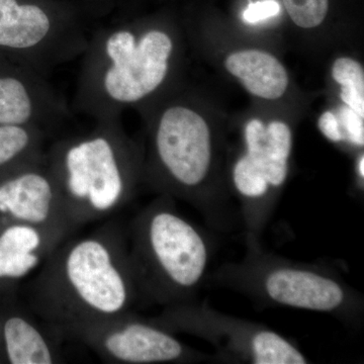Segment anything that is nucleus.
Here are the masks:
<instances>
[{"label": "nucleus", "instance_id": "nucleus-1", "mask_svg": "<svg viewBox=\"0 0 364 364\" xmlns=\"http://www.w3.org/2000/svg\"><path fill=\"white\" fill-rule=\"evenodd\" d=\"M69 237L26 284L28 308L51 329L132 312L140 296L126 229L109 221Z\"/></svg>", "mask_w": 364, "mask_h": 364}, {"label": "nucleus", "instance_id": "nucleus-2", "mask_svg": "<svg viewBox=\"0 0 364 364\" xmlns=\"http://www.w3.org/2000/svg\"><path fill=\"white\" fill-rule=\"evenodd\" d=\"M174 40L167 31L117 20L95 23L81 59L71 111L93 121L121 119L169 76Z\"/></svg>", "mask_w": 364, "mask_h": 364}, {"label": "nucleus", "instance_id": "nucleus-3", "mask_svg": "<svg viewBox=\"0 0 364 364\" xmlns=\"http://www.w3.org/2000/svg\"><path fill=\"white\" fill-rule=\"evenodd\" d=\"M45 155L75 230L124 207L143 173L121 119L97 121L86 133L57 139Z\"/></svg>", "mask_w": 364, "mask_h": 364}, {"label": "nucleus", "instance_id": "nucleus-4", "mask_svg": "<svg viewBox=\"0 0 364 364\" xmlns=\"http://www.w3.org/2000/svg\"><path fill=\"white\" fill-rule=\"evenodd\" d=\"M126 232L140 301L166 306L188 303L205 279L210 249L171 196L163 195L143 208Z\"/></svg>", "mask_w": 364, "mask_h": 364}, {"label": "nucleus", "instance_id": "nucleus-5", "mask_svg": "<svg viewBox=\"0 0 364 364\" xmlns=\"http://www.w3.org/2000/svg\"><path fill=\"white\" fill-rule=\"evenodd\" d=\"M95 16L77 0H0V51L47 77L81 58Z\"/></svg>", "mask_w": 364, "mask_h": 364}, {"label": "nucleus", "instance_id": "nucleus-6", "mask_svg": "<svg viewBox=\"0 0 364 364\" xmlns=\"http://www.w3.org/2000/svg\"><path fill=\"white\" fill-rule=\"evenodd\" d=\"M151 157L149 181L163 195L195 200L212 165L207 122L186 105L166 107L155 123Z\"/></svg>", "mask_w": 364, "mask_h": 364}, {"label": "nucleus", "instance_id": "nucleus-7", "mask_svg": "<svg viewBox=\"0 0 364 364\" xmlns=\"http://www.w3.org/2000/svg\"><path fill=\"white\" fill-rule=\"evenodd\" d=\"M60 338L76 340L105 363L154 364L189 360L191 352L169 332L132 312L52 329Z\"/></svg>", "mask_w": 364, "mask_h": 364}, {"label": "nucleus", "instance_id": "nucleus-8", "mask_svg": "<svg viewBox=\"0 0 364 364\" xmlns=\"http://www.w3.org/2000/svg\"><path fill=\"white\" fill-rule=\"evenodd\" d=\"M246 153L235 164L234 186L244 200L249 226H259L263 220L261 202L286 182L293 138L287 124L272 122L265 126L251 119L245 129Z\"/></svg>", "mask_w": 364, "mask_h": 364}, {"label": "nucleus", "instance_id": "nucleus-9", "mask_svg": "<svg viewBox=\"0 0 364 364\" xmlns=\"http://www.w3.org/2000/svg\"><path fill=\"white\" fill-rule=\"evenodd\" d=\"M0 215L69 235L76 231L46 155L0 174Z\"/></svg>", "mask_w": 364, "mask_h": 364}, {"label": "nucleus", "instance_id": "nucleus-10", "mask_svg": "<svg viewBox=\"0 0 364 364\" xmlns=\"http://www.w3.org/2000/svg\"><path fill=\"white\" fill-rule=\"evenodd\" d=\"M72 114L64 98L38 72L21 65L0 72V124L35 127L51 136Z\"/></svg>", "mask_w": 364, "mask_h": 364}, {"label": "nucleus", "instance_id": "nucleus-11", "mask_svg": "<svg viewBox=\"0 0 364 364\" xmlns=\"http://www.w3.org/2000/svg\"><path fill=\"white\" fill-rule=\"evenodd\" d=\"M69 236L0 215V294L14 293Z\"/></svg>", "mask_w": 364, "mask_h": 364}, {"label": "nucleus", "instance_id": "nucleus-12", "mask_svg": "<svg viewBox=\"0 0 364 364\" xmlns=\"http://www.w3.org/2000/svg\"><path fill=\"white\" fill-rule=\"evenodd\" d=\"M260 287L272 303L314 312H336L347 301L346 291L336 279L291 265L268 269L261 277Z\"/></svg>", "mask_w": 364, "mask_h": 364}, {"label": "nucleus", "instance_id": "nucleus-13", "mask_svg": "<svg viewBox=\"0 0 364 364\" xmlns=\"http://www.w3.org/2000/svg\"><path fill=\"white\" fill-rule=\"evenodd\" d=\"M11 294H4L7 301L1 306L4 363H63L58 344L55 341V337L58 336L53 331L51 334L45 331L35 320L32 311L26 312L11 301Z\"/></svg>", "mask_w": 364, "mask_h": 364}, {"label": "nucleus", "instance_id": "nucleus-14", "mask_svg": "<svg viewBox=\"0 0 364 364\" xmlns=\"http://www.w3.org/2000/svg\"><path fill=\"white\" fill-rule=\"evenodd\" d=\"M225 65L232 75L240 79L249 92L258 97L277 100L289 85L286 69L268 53L257 50L233 53Z\"/></svg>", "mask_w": 364, "mask_h": 364}, {"label": "nucleus", "instance_id": "nucleus-15", "mask_svg": "<svg viewBox=\"0 0 364 364\" xmlns=\"http://www.w3.org/2000/svg\"><path fill=\"white\" fill-rule=\"evenodd\" d=\"M48 138L35 127L0 124V174L44 156Z\"/></svg>", "mask_w": 364, "mask_h": 364}, {"label": "nucleus", "instance_id": "nucleus-16", "mask_svg": "<svg viewBox=\"0 0 364 364\" xmlns=\"http://www.w3.org/2000/svg\"><path fill=\"white\" fill-rule=\"evenodd\" d=\"M332 75L341 85V100L347 107L364 117V71L358 61L339 58L333 64Z\"/></svg>", "mask_w": 364, "mask_h": 364}, {"label": "nucleus", "instance_id": "nucleus-17", "mask_svg": "<svg viewBox=\"0 0 364 364\" xmlns=\"http://www.w3.org/2000/svg\"><path fill=\"white\" fill-rule=\"evenodd\" d=\"M287 13L296 26L304 28H316L328 14V0H282Z\"/></svg>", "mask_w": 364, "mask_h": 364}, {"label": "nucleus", "instance_id": "nucleus-18", "mask_svg": "<svg viewBox=\"0 0 364 364\" xmlns=\"http://www.w3.org/2000/svg\"><path fill=\"white\" fill-rule=\"evenodd\" d=\"M342 124L344 128V140L347 139L354 145H364L363 117L349 107L340 109Z\"/></svg>", "mask_w": 364, "mask_h": 364}, {"label": "nucleus", "instance_id": "nucleus-19", "mask_svg": "<svg viewBox=\"0 0 364 364\" xmlns=\"http://www.w3.org/2000/svg\"><path fill=\"white\" fill-rule=\"evenodd\" d=\"M280 13V6L277 0H260L251 2L244 11L243 18L249 23H256L258 21L273 18Z\"/></svg>", "mask_w": 364, "mask_h": 364}, {"label": "nucleus", "instance_id": "nucleus-20", "mask_svg": "<svg viewBox=\"0 0 364 364\" xmlns=\"http://www.w3.org/2000/svg\"><path fill=\"white\" fill-rule=\"evenodd\" d=\"M318 128L326 138L332 142H341L344 140L343 134L337 117L331 112H325L318 119Z\"/></svg>", "mask_w": 364, "mask_h": 364}, {"label": "nucleus", "instance_id": "nucleus-21", "mask_svg": "<svg viewBox=\"0 0 364 364\" xmlns=\"http://www.w3.org/2000/svg\"><path fill=\"white\" fill-rule=\"evenodd\" d=\"M79 1L91 9L97 16L112 9V0H79Z\"/></svg>", "mask_w": 364, "mask_h": 364}, {"label": "nucleus", "instance_id": "nucleus-22", "mask_svg": "<svg viewBox=\"0 0 364 364\" xmlns=\"http://www.w3.org/2000/svg\"><path fill=\"white\" fill-rule=\"evenodd\" d=\"M1 296V294H0ZM0 363H4V353H2V316L1 306H0Z\"/></svg>", "mask_w": 364, "mask_h": 364}, {"label": "nucleus", "instance_id": "nucleus-23", "mask_svg": "<svg viewBox=\"0 0 364 364\" xmlns=\"http://www.w3.org/2000/svg\"><path fill=\"white\" fill-rule=\"evenodd\" d=\"M358 174L361 176V178L364 177V156L361 155L360 159L358 162Z\"/></svg>", "mask_w": 364, "mask_h": 364}, {"label": "nucleus", "instance_id": "nucleus-24", "mask_svg": "<svg viewBox=\"0 0 364 364\" xmlns=\"http://www.w3.org/2000/svg\"><path fill=\"white\" fill-rule=\"evenodd\" d=\"M117 0H112V9H114V4H116V2Z\"/></svg>", "mask_w": 364, "mask_h": 364}]
</instances>
